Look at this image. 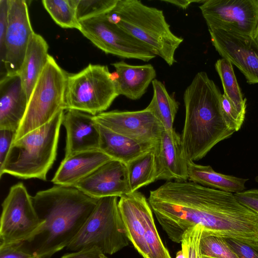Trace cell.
<instances>
[{"mask_svg":"<svg viewBox=\"0 0 258 258\" xmlns=\"http://www.w3.org/2000/svg\"><path fill=\"white\" fill-rule=\"evenodd\" d=\"M32 199L42 224L31 237L16 244L33 257L42 258H50L72 242L99 200L73 186L56 185Z\"/></svg>","mask_w":258,"mask_h":258,"instance_id":"6da1fadb","label":"cell"},{"mask_svg":"<svg viewBox=\"0 0 258 258\" xmlns=\"http://www.w3.org/2000/svg\"><path fill=\"white\" fill-rule=\"evenodd\" d=\"M222 94L205 72H198L183 94L185 121L181 136L187 160L204 158L218 143L235 132L224 117Z\"/></svg>","mask_w":258,"mask_h":258,"instance_id":"7a4b0ae2","label":"cell"},{"mask_svg":"<svg viewBox=\"0 0 258 258\" xmlns=\"http://www.w3.org/2000/svg\"><path fill=\"white\" fill-rule=\"evenodd\" d=\"M108 19L148 46L169 66L183 39L171 30L162 10L138 0H118Z\"/></svg>","mask_w":258,"mask_h":258,"instance_id":"3957f363","label":"cell"},{"mask_svg":"<svg viewBox=\"0 0 258 258\" xmlns=\"http://www.w3.org/2000/svg\"><path fill=\"white\" fill-rule=\"evenodd\" d=\"M64 110L48 123L14 141L4 164L0 177L9 174L21 179L46 180L56 159L60 126Z\"/></svg>","mask_w":258,"mask_h":258,"instance_id":"277c9868","label":"cell"},{"mask_svg":"<svg viewBox=\"0 0 258 258\" xmlns=\"http://www.w3.org/2000/svg\"><path fill=\"white\" fill-rule=\"evenodd\" d=\"M116 197L99 199L80 231L66 247L77 251L96 247L105 254H112L128 245L129 239Z\"/></svg>","mask_w":258,"mask_h":258,"instance_id":"5b68a950","label":"cell"},{"mask_svg":"<svg viewBox=\"0 0 258 258\" xmlns=\"http://www.w3.org/2000/svg\"><path fill=\"white\" fill-rule=\"evenodd\" d=\"M67 78V74L49 55L31 93L14 142L46 124L60 111L65 110Z\"/></svg>","mask_w":258,"mask_h":258,"instance_id":"8992f818","label":"cell"},{"mask_svg":"<svg viewBox=\"0 0 258 258\" xmlns=\"http://www.w3.org/2000/svg\"><path fill=\"white\" fill-rule=\"evenodd\" d=\"M118 96L107 66L89 64L78 73L67 74L65 110L95 116L107 110Z\"/></svg>","mask_w":258,"mask_h":258,"instance_id":"52a82bcc","label":"cell"},{"mask_svg":"<svg viewBox=\"0 0 258 258\" xmlns=\"http://www.w3.org/2000/svg\"><path fill=\"white\" fill-rule=\"evenodd\" d=\"M130 241L143 258H171L156 228L153 211L141 192L126 194L118 202Z\"/></svg>","mask_w":258,"mask_h":258,"instance_id":"ba28073f","label":"cell"},{"mask_svg":"<svg viewBox=\"0 0 258 258\" xmlns=\"http://www.w3.org/2000/svg\"><path fill=\"white\" fill-rule=\"evenodd\" d=\"M42 224L32 197L22 182L11 187L2 203L0 245L23 242L31 237Z\"/></svg>","mask_w":258,"mask_h":258,"instance_id":"9c48e42d","label":"cell"},{"mask_svg":"<svg viewBox=\"0 0 258 258\" xmlns=\"http://www.w3.org/2000/svg\"><path fill=\"white\" fill-rule=\"evenodd\" d=\"M79 31L106 54L144 61L156 55L145 44L111 22L106 15L80 22Z\"/></svg>","mask_w":258,"mask_h":258,"instance_id":"30bf717a","label":"cell"},{"mask_svg":"<svg viewBox=\"0 0 258 258\" xmlns=\"http://www.w3.org/2000/svg\"><path fill=\"white\" fill-rule=\"evenodd\" d=\"M199 6L208 29L253 37L258 25V0H206Z\"/></svg>","mask_w":258,"mask_h":258,"instance_id":"8fae6325","label":"cell"},{"mask_svg":"<svg viewBox=\"0 0 258 258\" xmlns=\"http://www.w3.org/2000/svg\"><path fill=\"white\" fill-rule=\"evenodd\" d=\"M98 124L125 136L153 150L158 144L164 128L150 111H124L112 110L94 116Z\"/></svg>","mask_w":258,"mask_h":258,"instance_id":"7c38bea8","label":"cell"},{"mask_svg":"<svg viewBox=\"0 0 258 258\" xmlns=\"http://www.w3.org/2000/svg\"><path fill=\"white\" fill-rule=\"evenodd\" d=\"M216 50L244 76L249 84L258 83V44L253 37L220 29H208Z\"/></svg>","mask_w":258,"mask_h":258,"instance_id":"4fadbf2b","label":"cell"},{"mask_svg":"<svg viewBox=\"0 0 258 258\" xmlns=\"http://www.w3.org/2000/svg\"><path fill=\"white\" fill-rule=\"evenodd\" d=\"M34 33L26 1L9 0L4 77L19 75L28 45Z\"/></svg>","mask_w":258,"mask_h":258,"instance_id":"5bb4252c","label":"cell"},{"mask_svg":"<svg viewBox=\"0 0 258 258\" xmlns=\"http://www.w3.org/2000/svg\"><path fill=\"white\" fill-rule=\"evenodd\" d=\"M73 187L96 199L131 192L126 164L115 160L103 164Z\"/></svg>","mask_w":258,"mask_h":258,"instance_id":"9a60e30c","label":"cell"},{"mask_svg":"<svg viewBox=\"0 0 258 258\" xmlns=\"http://www.w3.org/2000/svg\"><path fill=\"white\" fill-rule=\"evenodd\" d=\"M156 164V180H188L187 160L181 136L174 128L164 130L154 149Z\"/></svg>","mask_w":258,"mask_h":258,"instance_id":"2e32d148","label":"cell"},{"mask_svg":"<svg viewBox=\"0 0 258 258\" xmlns=\"http://www.w3.org/2000/svg\"><path fill=\"white\" fill-rule=\"evenodd\" d=\"M66 110L62 122L67 133L65 157L99 149L100 134L94 116L77 110Z\"/></svg>","mask_w":258,"mask_h":258,"instance_id":"e0dca14e","label":"cell"},{"mask_svg":"<svg viewBox=\"0 0 258 258\" xmlns=\"http://www.w3.org/2000/svg\"><path fill=\"white\" fill-rule=\"evenodd\" d=\"M28 99L19 75L0 79V130L17 132L25 114Z\"/></svg>","mask_w":258,"mask_h":258,"instance_id":"ac0fdd59","label":"cell"},{"mask_svg":"<svg viewBox=\"0 0 258 258\" xmlns=\"http://www.w3.org/2000/svg\"><path fill=\"white\" fill-rule=\"evenodd\" d=\"M112 160L100 149L73 154L64 157L51 182L56 185L73 186L100 166Z\"/></svg>","mask_w":258,"mask_h":258,"instance_id":"d6986e66","label":"cell"},{"mask_svg":"<svg viewBox=\"0 0 258 258\" xmlns=\"http://www.w3.org/2000/svg\"><path fill=\"white\" fill-rule=\"evenodd\" d=\"M111 65L115 69L112 74L119 95L133 100L141 98L156 79V72L151 64L132 65L120 61Z\"/></svg>","mask_w":258,"mask_h":258,"instance_id":"ffe728a7","label":"cell"},{"mask_svg":"<svg viewBox=\"0 0 258 258\" xmlns=\"http://www.w3.org/2000/svg\"><path fill=\"white\" fill-rule=\"evenodd\" d=\"M48 45L40 35L35 33L28 45L19 76L28 101L34 87L48 59Z\"/></svg>","mask_w":258,"mask_h":258,"instance_id":"44dd1931","label":"cell"},{"mask_svg":"<svg viewBox=\"0 0 258 258\" xmlns=\"http://www.w3.org/2000/svg\"><path fill=\"white\" fill-rule=\"evenodd\" d=\"M99 149L113 160L126 164L149 150L136 141L98 123Z\"/></svg>","mask_w":258,"mask_h":258,"instance_id":"7402d4cb","label":"cell"},{"mask_svg":"<svg viewBox=\"0 0 258 258\" xmlns=\"http://www.w3.org/2000/svg\"><path fill=\"white\" fill-rule=\"evenodd\" d=\"M188 180L202 185L231 193L242 192L246 189L248 179L217 172L210 165L196 164L187 160Z\"/></svg>","mask_w":258,"mask_h":258,"instance_id":"603a6c76","label":"cell"},{"mask_svg":"<svg viewBox=\"0 0 258 258\" xmlns=\"http://www.w3.org/2000/svg\"><path fill=\"white\" fill-rule=\"evenodd\" d=\"M152 85L153 97L145 108L154 114L165 130H171L173 128V122L179 108V103L169 94L162 82L155 79L152 81Z\"/></svg>","mask_w":258,"mask_h":258,"instance_id":"cb8c5ba5","label":"cell"},{"mask_svg":"<svg viewBox=\"0 0 258 258\" xmlns=\"http://www.w3.org/2000/svg\"><path fill=\"white\" fill-rule=\"evenodd\" d=\"M131 192L156 180V164L154 149L126 164Z\"/></svg>","mask_w":258,"mask_h":258,"instance_id":"d4e9b609","label":"cell"},{"mask_svg":"<svg viewBox=\"0 0 258 258\" xmlns=\"http://www.w3.org/2000/svg\"><path fill=\"white\" fill-rule=\"evenodd\" d=\"M215 67L221 79L224 94L231 101L238 112L245 118L246 99L243 98L232 64L222 58L217 60Z\"/></svg>","mask_w":258,"mask_h":258,"instance_id":"484cf974","label":"cell"},{"mask_svg":"<svg viewBox=\"0 0 258 258\" xmlns=\"http://www.w3.org/2000/svg\"><path fill=\"white\" fill-rule=\"evenodd\" d=\"M78 0H43L42 3L53 21L63 28L80 30L77 17Z\"/></svg>","mask_w":258,"mask_h":258,"instance_id":"4316f807","label":"cell"},{"mask_svg":"<svg viewBox=\"0 0 258 258\" xmlns=\"http://www.w3.org/2000/svg\"><path fill=\"white\" fill-rule=\"evenodd\" d=\"M200 248L202 255L212 258H239L225 238L204 231Z\"/></svg>","mask_w":258,"mask_h":258,"instance_id":"83f0119b","label":"cell"},{"mask_svg":"<svg viewBox=\"0 0 258 258\" xmlns=\"http://www.w3.org/2000/svg\"><path fill=\"white\" fill-rule=\"evenodd\" d=\"M118 0H78L77 17L79 22L106 15L115 7Z\"/></svg>","mask_w":258,"mask_h":258,"instance_id":"f1b7e54d","label":"cell"},{"mask_svg":"<svg viewBox=\"0 0 258 258\" xmlns=\"http://www.w3.org/2000/svg\"><path fill=\"white\" fill-rule=\"evenodd\" d=\"M203 231V227L197 225L184 232L181 243L186 258H202L200 242Z\"/></svg>","mask_w":258,"mask_h":258,"instance_id":"f546056e","label":"cell"},{"mask_svg":"<svg viewBox=\"0 0 258 258\" xmlns=\"http://www.w3.org/2000/svg\"><path fill=\"white\" fill-rule=\"evenodd\" d=\"M221 104L224 117L227 125L235 132L238 131L245 118L238 112L231 101L224 94L222 95Z\"/></svg>","mask_w":258,"mask_h":258,"instance_id":"4dcf8cb0","label":"cell"},{"mask_svg":"<svg viewBox=\"0 0 258 258\" xmlns=\"http://www.w3.org/2000/svg\"><path fill=\"white\" fill-rule=\"evenodd\" d=\"M9 0H0V66L1 79L5 77V40L8 21Z\"/></svg>","mask_w":258,"mask_h":258,"instance_id":"1f68e13d","label":"cell"},{"mask_svg":"<svg viewBox=\"0 0 258 258\" xmlns=\"http://www.w3.org/2000/svg\"><path fill=\"white\" fill-rule=\"evenodd\" d=\"M225 239L239 258H258V247L252 246L234 239Z\"/></svg>","mask_w":258,"mask_h":258,"instance_id":"d6a6232c","label":"cell"},{"mask_svg":"<svg viewBox=\"0 0 258 258\" xmlns=\"http://www.w3.org/2000/svg\"><path fill=\"white\" fill-rule=\"evenodd\" d=\"M243 205L258 214V189H251L234 194Z\"/></svg>","mask_w":258,"mask_h":258,"instance_id":"836d02e7","label":"cell"},{"mask_svg":"<svg viewBox=\"0 0 258 258\" xmlns=\"http://www.w3.org/2000/svg\"><path fill=\"white\" fill-rule=\"evenodd\" d=\"M16 133L7 130H0V167L4 164Z\"/></svg>","mask_w":258,"mask_h":258,"instance_id":"e575fe53","label":"cell"},{"mask_svg":"<svg viewBox=\"0 0 258 258\" xmlns=\"http://www.w3.org/2000/svg\"><path fill=\"white\" fill-rule=\"evenodd\" d=\"M61 258H108L105 253L96 247L83 249L81 250L66 253Z\"/></svg>","mask_w":258,"mask_h":258,"instance_id":"d590c367","label":"cell"},{"mask_svg":"<svg viewBox=\"0 0 258 258\" xmlns=\"http://www.w3.org/2000/svg\"><path fill=\"white\" fill-rule=\"evenodd\" d=\"M31 255L20 249L16 244L0 245V258H31Z\"/></svg>","mask_w":258,"mask_h":258,"instance_id":"8d00e7d4","label":"cell"},{"mask_svg":"<svg viewBox=\"0 0 258 258\" xmlns=\"http://www.w3.org/2000/svg\"><path fill=\"white\" fill-rule=\"evenodd\" d=\"M166 3H169L172 5H175L183 10L186 9L190 5L194 3H199L200 4L203 3L205 1H198V0H179V1H172V0H163L161 1Z\"/></svg>","mask_w":258,"mask_h":258,"instance_id":"74e56055","label":"cell"},{"mask_svg":"<svg viewBox=\"0 0 258 258\" xmlns=\"http://www.w3.org/2000/svg\"><path fill=\"white\" fill-rule=\"evenodd\" d=\"M175 258H186L182 249L177 252Z\"/></svg>","mask_w":258,"mask_h":258,"instance_id":"f35d334b","label":"cell"},{"mask_svg":"<svg viewBox=\"0 0 258 258\" xmlns=\"http://www.w3.org/2000/svg\"><path fill=\"white\" fill-rule=\"evenodd\" d=\"M253 38H254L256 43L258 44V25L253 36Z\"/></svg>","mask_w":258,"mask_h":258,"instance_id":"ab89813d","label":"cell"},{"mask_svg":"<svg viewBox=\"0 0 258 258\" xmlns=\"http://www.w3.org/2000/svg\"><path fill=\"white\" fill-rule=\"evenodd\" d=\"M202 258H212L206 256L202 255Z\"/></svg>","mask_w":258,"mask_h":258,"instance_id":"60d3db41","label":"cell"},{"mask_svg":"<svg viewBox=\"0 0 258 258\" xmlns=\"http://www.w3.org/2000/svg\"><path fill=\"white\" fill-rule=\"evenodd\" d=\"M255 180L258 183V176L255 177Z\"/></svg>","mask_w":258,"mask_h":258,"instance_id":"b9f144b4","label":"cell"},{"mask_svg":"<svg viewBox=\"0 0 258 258\" xmlns=\"http://www.w3.org/2000/svg\"><path fill=\"white\" fill-rule=\"evenodd\" d=\"M31 258H42V257H32Z\"/></svg>","mask_w":258,"mask_h":258,"instance_id":"7bdbcfd3","label":"cell"}]
</instances>
